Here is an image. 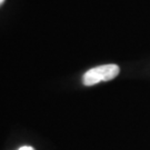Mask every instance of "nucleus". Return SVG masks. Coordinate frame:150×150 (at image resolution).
Segmentation results:
<instances>
[{"label":"nucleus","mask_w":150,"mask_h":150,"mask_svg":"<svg viewBox=\"0 0 150 150\" xmlns=\"http://www.w3.org/2000/svg\"><path fill=\"white\" fill-rule=\"evenodd\" d=\"M119 71L120 68L117 64H102L88 70L82 77V82L85 86H93L101 81L112 80L113 78H116L119 75Z\"/></svg>","instance_id":"obj_1"},{"label":"nucleus","mask_w":150,"mask_h":150,"mask_svg":"<svg viewBox=\"0 0 150 150\" xmlns=\"http://www.w3.org/2000/svg\"><path fill=\"white\" fill-rule=\"evenodd\" d=\"M18 150H35L32 147H30V146H23V147H21V148H19Z\"/></svg>","instance_id":"obj_2"},{"label":"nucleus","mask_w":150,"mask_h":150,"mask_svg":"<svg viewBox=\"0 0 150 150\" xmlns=\"http://www.w3.org/2000/svg\"><path fill=\"white\" fill-rule=\"evenodd\" d=\"M4 1H5V0H0V5H1V4L4 2Z\"/></svg>","instance_id":"obj_3"}]
</instances>
